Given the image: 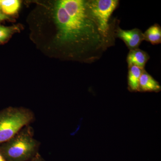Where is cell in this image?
<instances>
[{
	"instance_id": "cell-3",
	"label": "cell",
	"mask_w": 161,
	"mask_h": 161,
	"mask_svg": "<svg viewBox=\"0 0 161 161\" xmlns=\"http://www.w3.org/2000/svg\"><path fill=\"white\" fill-rule=\"evenodd\" d=\"M35 119L33 111L24 107H9L0 111V145L13 137Z\"/></svg>"
},
{
	"instance_id": "cell-13",
	"label": "cell",
	"mask_w": 161,
	"mask_h": 161,
	"mask_svg": "<svg viewBox=\"0 0 161 161\" xmlns=\"http://www.w3.org/2000/svg\"><path fill=\"white\" fill-rule=\"evenodd\" d=\"M12 19L9 17L7 16L3 13H2L1 11H0V22H2V21H6V20H9V21H11L12 20Z\"/></svg>"
},
{
	"instance_id": "cell-7",
	"label": "cell",
	"mask_w": 161,
	"mask_h": 161,
	"mask_svg": "<svg viewBox=\"0 0 161 161\" xmlns=\"http://www.w3.org/2000/svg\"><path fill=\"white\" fill-rule=\"evenodd\" d=\"M139 92H160V84L148 74L145 69L143 71L139 80Z\"/></svg>"
},
{
	"instance_id": "cell-12",
	"label": "cell",
	"mask_w": 161,
	"mask_h": 161,
	"mask_svg": "<svg viewBox=\"0 0 161 161\" xmlns=\"http://www.w3.org/2000/svg\"><path fill=\"white\" fill-rule=\"evenodd\" d=\"M27 161H45L44 159L39 154V153H37L34 157Z\"/></svg>"
},
{
	"instance_id": "cell-11",
	"label": "cell",
	"mask_w": 161,
	"mask_h": 161,
	"mask_svg": "<svg viewBox=\"0 0 161 161\" xmlns=\"http://www.w3.org/2000/svg\"><path fill=\"white\" fill-rule=\"evenodd\" d=\"M20 30V26L19 25L5 26L0 24V45L6 43L13 35Z\"/></svg>"
},
{
	"instance_id": "cell-10",
	"label": "cell",
	"mask_w": 161,
	"mask_h": 161,
	"mask_svg": "<svg viewBox=\"0 0 161 161\" xmlns=\"http://www.w3.org/2000/svg\"><path fill=\"white\" fill-rule=\"evenodd\" d=\"M144 40L150 42L153 45L161 43V27L158 24H154L143 33Z\"/></svg>"
},
{
	"instance_id": "cell-8",
	"label": "cell",
	"mask_w": 161,
	"mask_h": 161,
	"mask_svg": "<svg viewBox=\"0 0 161 161\" xmlns=\"http://www.w3.org/2000/svg\"><path fill=\"white\" fill-rule=\"evenodd\" d=\"M128 89L131 92H139V80L143 71L138 67L134 66H128Z\"/></svg>"
},
{
	"instance_id": "cell-2",
	"label": "cell",
	"mask_w": 161,
	"mask_h": 161,
	"mask_svg": "<svg viewBox=\"0 0 161 161\" xmlns=\"http://www.w3.org/2000/svg\"><path fill=\"white\" fill-rule=\"evenodd\" d=\"M34 130L29 125L9 140L0 145V153L7 161H27L38 153L40 142L34 138Z\"/></svg>"
},
{
	"instance_id": "cell-6",
	"label": "cell",
	"mask_w": 161,
	"mask_h": 161,
	"mask_svg": "<svg viewBox=\"0 0 161 161\" xmlns=\"http://www.w3.org/2000/svg\"><path fill=\"white\" fill-rule=\"evenodd\" d=\"M150 56L146 52L137 48L130 51L127 57V62L128 66L134 65L142 69H145Z\"/></svg>"
},
{
	"instance_id": "cell-5",
	"label": "cell",
	"mask_w": 161,
	"mask_h": 161,
	"mask_svg": "<svg viewBox=\"0 0 161 161\" xmlns=\"http://www.w3.org/2000/svg\"><path fill=\"white\" fill-rule=\"evenodd\" d=\"M113 36L123 40L130 50L138 48L141 43L144 40V35L140 30L135 28L125 30L120 27H114Z\"/></svg>"
},
{
	"instance_id": "cell-4",
	"label": "cell",
	"mask_w": 161,
	"mask_h": 161,
	"mask_svg": "<svg viewBox=\"0 0 161 161\" xmlns=\"http://www.w3.org/2000/svg\"><path fill=\"white\" fill-rule=\"evenodd\" d=\"M118 0H86L89 14L98 26L101 34L110 45L114 41V26L110 23V19L118 6Z\"/></svg>"
},
{
	"instance_id": "cell-14",
	"label": "cell",
	"mask_w": 161,
	"mask_h": 161,
	"mask_svg": "<svg viewBox=\"0 0 161 161\" xmlns=\"http://www.w3.org/2000/svg\"><path fill=\"white\" fill-rule=\"evenodd\" d=\"M0 161H7L1 153H0Z\"/></svg>"
},
{
	"instance_id": "cell-1",
	"label": "cell",
	"mask_w": 161,
	"mask_h": 161,
	"mask_svg": "<svg viewBox=\"0 0 161 161\" xmlns=\"http://www.w3.org/2000/svg\"><path fill=\"white\" fill-rule=\"evenodd\" d=\"M27 18L32 41L44 54L62 60L92 63L110 45L89 14L86 0L34 2Z\"/></svg>"
},
{
	"instance_id": "cell-9",
	"label": "cell",
	"mask_w": 161,
	"mask_h": 161,
	"mask_svg": "<svg viewBox=\"0 0 161 161\" xmlns=\"http://www.w3.org/2000/svg\"><path fill=\"white\" fill-rule=\"evenodd\" d=\"M21 6V2L19 0H0V11L9 17L16 14Z\"/></svg>"
}]
</instances>
